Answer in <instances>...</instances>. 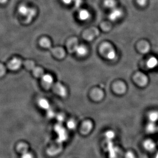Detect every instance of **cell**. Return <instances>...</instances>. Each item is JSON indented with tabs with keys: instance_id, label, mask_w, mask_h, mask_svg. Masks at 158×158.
Instances as JSON below:
<instances>
[{
	"instance_id": "obj_1",
	"label": "cell",
	"mask_w": 158,
	"mask_h": 158,
	"mask_svg": "<svg viewBox=\"0 0 158 158\" xmlns=\"http://www.w3.org/2000/svg\"><path fill=\"white\" fill-rule=\"evenodd\" d=\"M18 12L21 15L27 18L28 22L32 20L33 18L35 16L36 10L35 9L29 8L25 5H21L18 8Z\"/></svg>"
},
{
	"instance_id": "obj_2",
	"label": "cell",
	"mask_w": 158,
	"mask_h": 158,
	"mask_svg": "<svg viewBox=\"0 0 158 158\" xmlns=\"http://www.w3.org/2000/svg\"><path fill=\"white\" fill-rule=\"evenodd\" d=\"M28 145L25 143H20L18 145V151L22 154L21 158H33V156L28 152Z\"/></svg>"
},
{
	"instance_id": "obj_3",
	"label": "cell",
	"mask_w": 158,
	"mask_h": 158,
	"mask_svg": "<svg viewBox=\"0 0 158 158\" xmlns=\"http://www.w3.org/2000/svg\"><path fill=\"white\" fill-rule=\"evenodd\" d=\"M55 131L58 134V139L57 142L62 143L63 141L66 140L67 138V135L66 133V131L64 130V128L61 127V125H57L55 127Z\"/></svg>"
},
{
	"instance_id": "obj_4",
	"label": "cell",
	"mask_w": 158,
	"mask_h": 158,
	"mask_svg": "<svg viewBox=\"0 0 158 158\" xmlns=\"http://www.w3.org/2000/svg\"><path fill=\"white\" fill-rule=\"evenodd\" d=\"M40 77L45 88L49 89L53 86V78L51 75L48 74H43Z\"/></svg>"
},
{
	"instance_id": "obj_5",
	"label": "cell",
	"mask_w": 158,
	"mask_h": 158,
	"mask_svg": "<svg viewBox=\"0 0 158 158\" xmlns=\"http://www.w3.org/2000/svg\"><path fill=\"white\" fill-rule=\"evenodd\" d=\"M122 15L123 12L120 9L116 7L112 9V11L109 14V19L112 21H117L122 16Z\"/></svg>"
},
{
	"instance_id": "obj_6",
	"label": "cell",
	"mask_w": 158,
	"mask_h": 158,
	"mask_svg": "<svg viewBox=\"0 0 158 158\" xmlns=\"http://www.w3.org/2000/svg\"><path fill=\"white\" fill-rule=\"evenodd\" d=\"M54 91L56 94L60 96L61 97H66L67 94V89L66 88L62 85L61 84L57 83L55 84V85H53Z\"/></svg>"
},
{
	"instance_id": "obj_7",
	"label": "cell",
	"mask_w": 158,
	"mask_h": 158,
	"mask_svg": "<svg viewBox=\"0 0 158 158\" xmlns=\"http://www.w3.org/2000/svg\"><path fill=\"white\" fill-rule=\"evenodd\" d=\"M22 64L21 60L18 58H14L9 62L8 67L12 70H17L19 69Z\"/></svg>"
},
{
	"instance_id": "obj_8",
	"label": "cell",
	"mask_w": 158,
	"mask_h": 158,
	"mask_svg": "<svg viewBox=\"0 0 158 158\" xmlns=\"http://www.w3.org/2000/svg\"><path fill=\"white\" fill-rule=\"evenodd\" d=\"M74 50L76 54L80 56H84L88 53L87 48L84 45H77L75 47Z\"/></svg>"
},
{
	"instance_id": "obj_9",
	"label": "cell",
	"mask_w": 158,
	"mask_h": 158,
	"mask_svg": "<svg viewBox=\"0 0 158 158\" xmlns=\"http://www.w3.org/2000/svg\"><path fill=\"white\" fill-rule=\"evenodd\" d=\"M90 14L86 9H81L78 12V18L81 21H85L89 19Z\"/></svg>"
},
{
	"instance_id": "obj_10",
	"label": "cell",
	"mask_w": 158,
	"mask_h": 158,
	"mask_svg": "<svg viewBox=\"0 0 158 158\" xmlns=\"http://www.w3.org/2000/svg\"><path fill=\"white\" fill-rule=\"evenodd\" d=\"M143 146L146 150L149 152H152L156 148L155 143L151 140L145 141L143 143Z\"/></svg>"
},
{
	"instance_id": "obj_11",
	"label": "cell",
	"mask_w": 158,
	"mask_h": 158,
	"mask_svg": "<svg viewBox=\"0 0 158 158\" xmlns=\"http://www.w3.org/2000/svg\"><path fill=\"white\" fill-rule=\"evenodd\" d=\"M38 105L41 109H44V110H47L50 109L49 102L46 99H40L38 102Z\"/></svg>"
},
{
	"instance_id": "obj_12",
	"label": "cell",
	"mask_w": 158,
	"mask_h": 158,
	"mask_svg": "<svg viewBox=\"0 0 158 158\" xmlns=\"http://www.w3.org/2000/svg\"><path fill=\"white\" fill-rule=\"evenodd\" d=\"M158 64V60L155 57H152L147 61V66L150 69L156 67Z\"/></svg>"
},
{
	"instance_id": "obj_13",
	"label": "cell",
	"mask_w": 158,
	"mask_h": 158,
	"mask_svg": "<svg viewBox=\"0 0 158 158\" xmlns=\"http://www.w3.org/2000/svg\"><path fill=\"white\" fill-rule=\"evenodd\" d=\"M92 123L91 121H85L82 125V133L84 134H86L89 133L92 128Z\"/></svg>"
},
{
	"instance_id": "obj_14",
	"label": "cell",
	"mask_w": 158,
	"mask_h": 158,
	"mask_svg": "<svg viewBox=\"0 0 158 158\" xmlns=\"http://www.w3.org/2000/svg\"><path fill=\"white\" fill-rule=\"evenodd\" d=\"M146 130L147 132L150 134H152L157 131V127L155 125V123L151 122L146 125Z\"/></svg>"
},
{
	"instance_id": "obj_15",
	"label": "cell",
	"mask_w": 158,
	"mask_h": 158,
	"mask_svg": "<svg viewBox=\"0 0 158 158\" xmlns=\"http://www.w3.org/2000/svg\"><path fill=\"white\" fill-rule=\"evenodd\" d=\"M104 5L106 7L110 9H113L116 6V0H105Z\"/></svg>"
},
{
	"instance_id": "obj_16",
	"label": "cell",
	"mask_w": 158,
	"mask_h": 158,
	"mask_svg": "<svg viewBox=\"0 0 158 158\" xmlns=\"http://www.w3.org/2000/svg\"><path fill=\"white\" fill-rule=\"evenodd\" d=\"M148 118L151 122L156 123L158 121V112L156 111L152 112L148 115Z\"/></svg>"
},
{
	"instance_id": "obj_17",
	"label": "cell",
	"mask_w": 158,
	"mask_h": 158,
	"mask_svg": "<svg viewBox=\"0 0 158 158\" xmlns=\"http://www.w3.org/2000/svg\"><path fill=\"white\" fill-rule=\"evenodd\" d=\"M115 91L118 93L121 94V93H123L125 91V86L122 84H118L115 86Z\"/></svg>"
},
{
	"instance_id": "obj_18",
	"label": "cell",
	"mask_w": 158,
	"mask_h": 158,
	"mask_svg": "<svg viewBox=\"0 0 158 158\" xmlns=\"http://www.w3.org/2000/svg\"><path fill=\"white\" fill-rule=\"evenodd\" d=\"M116 53L114 50L112 49L107 54L106 57L109 60H113L116 57Z\"/></svg>"
},
{
	"instance_id": "obj_19",
	"label": "cell",
	"mask_w": 158,
	"mask_h": 158,
	"mask_svg": "<svg viewBox=\"0 0 158 158\" xmlns=\"http://www.w3.org/2000/svg\"><path fill=\"white\" fill-rule=\"evenodd\" d=\"M67 127L70 130H74L76 127V123L73 120H70L67 123Z\"/></svg>"
},
{
	"instance_id": "obj_20",
	"label": "cell",
	"mask_w": 158,
	"mask_h": 158,
	"mask_svg": "<svg viewBox=\"0 0 158 158\" xmlns=\"http://www.w3.org/2000/svg\"><path fill=\"white\" fill-rule=\"evenodd\" d=\"M106 137L108 139H111L113 138L115 136V133H114L113 131H108L107 133H106Z\"/></svg>"
},
{
	"instance_id": "obj_21",
	"label": "cell",
	"mask_w": 158,
	"mask_h": 158,
	"mask_svg": "<svg viewBox=\"0 0 158 158\" xmlns=\"http://www.w3.org/2000/svg\"><path fill=\"white\" fill-rule=\"evenodd\" d=\"M47 116H48L49 118H53L55 116V113H54L53 110L50 109L47 110Z\"/></svg>"
},
{
	"instance_id": "obj_22",
	"label": "cell",
	"mask_w": 158,
	"mask_h": 158,
	"mask_svg": "<svg viewBox=\"0 0 158 158\" xmlns=\"http://www.w3.org/2000/svg\"><path fill=\"white\" fill-rule=\"evenodd\" d=\"M73 2L76 7H79L82 3V0H73Z\"/></svg>"
},
{
	"instance_id": "obj_23",
	"label": "cell",
	"mask_w": 158,
	"mask_h": 158,
	"mask_svg": "<svg viewBox=\"0 0 158 158\" xmlns=\"http://www.w3.org/2000/svg\"><path fill=\"white\" fill-rule=\"evenodd\" d=\"M137 3L140 6H144L147 3V0H137Z\"/></svg>"
},
{
	"instance_id": "obj_24",
	"label": "cell",
	"mask_w": 158,
	"mask_h": 158,
	"mask_svg": "<svg viewBox=\"0 0 158 158\" xmlns=\"http://www.w3.org/2000/svg\"><path fill=\"white\" fill-rule=\"evenodd\" d=\"M64 116L61 114L58 115L57 116V119L59 123H63L64 120Z\"/></svg>"
},
{
	"instance_id": "obj_25",
	"label": "cell",
	"mask_w": 158,
	"mask_h": 158,
	"mask_svg": "<svg viewBox=\"0 0 158 158\" xmlns=\"http://www.w3.org/2000/svg\"><path fill=\"white\" fill-rule=\"evenodd\" d=\"M125 158H135V157L132 152H129L125 154Z\"/></svg>"
},
{
	"instance_id": "obj_26",
	"label": "cell",
	"mask_w": 158,
	"mask_h": 158,
	"mask_svg": "<svg viewBox=\"0 0 158 158\" xmlns=\"http://www.w3.org/2000/svg\"><path fill=\"white\" fill-rule=\"evenodd\" d=\"M64 4L66 5H69L71 4L72 2H73V0H61Z\"/></svg>"
},
{
	"instance_id": "obj_27",
	"label": "cell",
	"mask_w": 158,
	"mask_h": 158,
	"mask_svg": "<svg viewBox=\"0 0 158 158\" xmlns=\"http://www.w3.org/2000/svg\"><path fill=\"white\" fill-rule=\"evenodd\" d=\"M5 69H3V67L2 66H0V76H2L4 74Z\"/></svg>"
},
{
	"instance_id": "obj_28",
	"label": "cell",
	"mask_w": 158,
	"mask_h": 158,
	"mask_svg": "<svg viewBox=\"0 0 158 158\" xmlns=\"http://www.w3.org/2000/svg\"><path fill=\"white\" fill-rule=\"evenodd\" d=\"M7 0H0V2L1 3H5V2H6Z\"/></svg>"
},
{
	"instance_id": "obj_29",
	"label": "cell",
	"mask_w": 158,
	"mask_h": 158,
	"mask_svg": "<svg viewBox=\"0 0 158 158\" xmlns=\"http://www.w3.org/2000/svg\"><path fill=\"white\" fill-rule=\"evenodd\" d=\"M155 158H158V153L157 154Z\"/></svg>"
}]
</instances>
